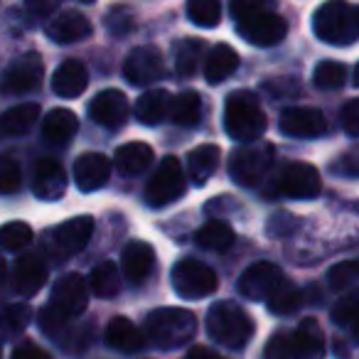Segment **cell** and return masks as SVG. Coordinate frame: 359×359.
Listing matches in <instances>:
<instances>
[{
	"label": "cell",
	"mask_w": 359,
	"mask_h": 359,
	"mask_svg": "<svg viewBox=\"0 0 359 359\" xmlns=\"http://www.w3.org/2000/svg\"><path fill=\"white\" fill-rule=\"evenodd\" d=\"M45 32L57 45H74V42H81V40H86V37H91L94 27H91V20L84 13L62 11L60 15H55L47 22Z\"/></svg>",
	"instance_id": "ac0fdd59"
},
{
	"label": "cell",
	"mask_w": 359,
	"mask_h": 359,
	"mask_svg": "<svg viewBox=\"0 0 359 359\" xmlns=\"http://www.w3.org/2000/svg\"><path fill=\"white\" fill-rule=\"evenodd\" d=\"M187 18L197 27L212 30L222 22V6L217 0H190L187 3Z\"/></svg>",
	"instance_id": "74e56055"
},
{
	"label": "cell",
	"mask_w": 359,
	"mask_h": 359,
	"mask_svg": "<svg viewBox=\"0 0 359 359\" xmlns=\"http://www.w3.org/2000/svg\"><path fill=\"white\" fill-rule=\"evenodd\" d=\"M22 185V170L15 158L0 155V195H15Z\"/></svg>",
	"instance_id": "7bdbcfd3"
},
{
	"label": "cell",
	"mask_w": 359,
	"mask_h": 359,
	"mask_svg": "<svg viewBox=\"0 0 359 359\" xmlns=\"http://www.w3.org/2000/svg\"><path fill=\"white\" fill-rule=\"evenodd\" d=\"M185 170L180 165V160L175 155L160 160L158 170L153 172V177L145 185V202L153 210H163V207L177 202L180 197L185 195Z\"/></svg>",
	"instance_id": "ba28073f"
},
{
	"label": "cell",
	"mask_w": 359,
	"mask_h": 359,
	"mask_svg": "<svg viewBox=\"0 0 359 359\" xmlns=\"http://www.w3.org/2000/svg\"><path fill=\"white\" fill-rule=\"evenodd\" d=\"M254 330L256 325L251 315L231 300L215 303L207 313V332L226 349H244L254 337Z\"/></svg>",
	"instance_id": "277c9868"
},
{
	"label": "cell",
	"mask_w": 359,
	"mask_h": 359,
	"mask_svg": "<svg viewBox=\"0 0 359 359\" xmlns=\"http://www.w3.org/2000/svg\"><path fill=\"white\" fill-rule=\"evenodd\" d=\"M32 241V226L25 222H8L0 226V246L6 251H20Z\"/></svg>",
	"instance_id": "ab89813d"
},
{
	"label": "cell",
	"mask_w": 359,
	"mask_h": 359,
	"mask_svg": "<svg viewBox=\"0 0 359 359\" xmlns=\"http://www.w3.org/2000/svg\"><path fill=\"white\" fill-rule=\"evenodd\" d=\"M222 163V148L215 143L197 145L195 150H190L187 155V177L195 187H205L210 182L212 175L219 170Z\"/></svg>",
	"instance_id": "603a6c76"
},
{
	"label": "cell",
	"mask_w": 359,
	"mask_h": 359,
	"mask_svg": "<svg viewBox=\"0 0 359 359\" xmlns=\"http://www.w3.org/2000/svg\"><path fill=\"white\" fill-rule=\"evenodd\" d=\"M163 72H165L163 55H160V50L153 45L135 47L123 62V76L133 86L155 84L158 79H163Z\"/></svg>",
	"instance_id": "5bb4252c"
},
{
	"label": "cell",
	"mask_w": 359,
	"mask_h": 359,
	"mask_svg": "<svg viewBox=\"0 0 359 359\" xmlns=\"http://www.w3.org/2000/svg\"><path fill=\"white\" fill-rule=\"evenodd\" d=\"M202 118V96L195 89L180 91L170 101V121L180 128H192Z\"/></svg>",
	"instance_id": "f546056e"
},
{
	"label": "cell",
	"mask_w": 359,
	"mask_h": 359,
	"mask_svg": "<svg viewBox=\"0 0 359 359\" xmlns=\"http://www.w3.org/2000/svg\"><path fill=\"white\" fill-rule=\"evenodd\" d=\"M155 269V249L145 241H128L121 251V276L126 283L140 285L150 278Z\"/></svg>",
	"instance_id": "e0dca14e"
},
{
	"label": "cell",
	"mask_w": 359,
	"mask_h": 359,
	"mask_svg": "<svg viewBox=\"0 0 359 359\" xmlns=\"http://www.w3.org/2000/svg\"><path fill=\"white\" fill-rule=\"evenodd\" d=\"M32 192L40 200L55 202L67 192V172L55 158H40L32 172Z\"/></svg>",
	"instance_id": "d6986e66"
},
{
	"label": "cell",
	"mask_w": 359,
	"mask_h": 359,
	"mask_svg": "<svg viewBox=\"0 0 359 359\" xmlns=\"http://www.w3.org/2000/svg\"><path fill=\"white\" fill-rule=\"evenodd\" d=\"M128 99L118 89L99 91L89 104L91 121L96 126H104V128H121L126 123V118H128Z\"/></svg>",
	"instance_id": "2e32d148"
},
{
	"label": "cell",
	"mask_w": 359,
	"mask_h": 359,
	"mask_svg": "<svg viewBox=\"0 0 359 359\" xmlns=\"http://www.w3.org/2000/svg\"><path fill=\"white\" fill-rule=\"evenodd\" d=\"M37 118H40V104L35 101H25L6 114H0V135H25L35 128Z\"/></svg>",
	"instance_id": "83f0119b"
},
{
	"label": "cell",
	"mask_w": 359,
	"mask_h": 359,
	"mask_svg": "<svg viewBox=\"0 0 359 359\" xmlns=\"http://www.w3.org/2000/svg\"><path fill=\"white\" fill-rule=\"evenodd\" d=\"M32 323V308L27 303H11L0 313V339H13Z\"/></svg>",
	"instance_id": "d590c367"
},
{
	"label": "cell",
	"mask_w": 359,
	"mask_h": 359,
	"mask_svg": "<svg viewBox=\"0 0 359 359\" xmlns=\"http://www.w3.org/2000/svg\"><path fill=\"white\" fill-rule=\"evenodd\" d=\"M273 145L266 140L239 145L229 153V175L236 185L256 187L273 165Z\"/></svg>",
	"instance_id": "8992f818"
},
{
	"label": "cell",
	"mask_w": 359,
	"mask_h": 359,
	"mask_svg": "<svg viewBox=\"0 0 359 359\" xmlns=\"http://www.w3.org/2000/svg\"><path fill=\"white\" fill-rule=\"evenodd\" d=\"M170 283L180 298L200 300L219 288V278L207 264L197 259H180L170 271Z\"/></svg>",
	"instance_id": "9c48e42d"
},
{
	"label": "cell",
	"mask_w": 359,
	"mask_h": 359,
	"mask_svg": "<svg viewBox=\"0 0 359 359\" xmlns=\"http://www.w3.org/2000/svg\"><path fill=\"white\" fill-rule=\"evenodd\" d=\"M342 128L349 135H359V99H352L342 109Z\"/></svg>",
	"instance_id": "7dc6e473"
},
{
	"label": "cell",
	"mask_w": 359,
	"mask_h": 359,
	"mask_svg": "<svg viewBox=\"0 0 359 359\" xmlns=\"http://www.w3.org/2000/svg\"><path fill=\"white\" fill-rule=\"evenodd\" d=\"M106 25H109V30L114 32V35H126V32H130V30H133V25H135V22H133V11H130V8H123V6L111 8Z\"/></svg>",
	"instance_id": "f6af8a7d"
},
{
	"label": "cell",
	"mask_w": 359,
	"mask_h": 359,
	"mask_svg": "<svg viewBox=\"0 0 359 359\" xmlns=\"http://www.w3.org/2000/svg\"><path fill=\"white\" fill-rule=\"evenodd\" d=\"M332 323L342 327L354 342H359V288L349 290L347 295L334 303L332 308Z\"/></svg>",
	"instance_id": "836d02e7"
},
{
	"label": "cell",
	"mask_w": 359,
	"mask_h": 359,
	"mask_svg": "<svg viewBox=\"0 0 359 359\" xmlns=\"http://www.w3.org/2000/svg\"><path fill=\"white\" fill-rule=\"evenodd\" d=\"M3 280H6V259L0 256V283H3Z\"/></svg>",
	"instance_id": "816d5d0a"
},
{
	"label": "cell",
	"mask_w": 359,
	"mask_h": 359,
	"mask_svg": "<svg viewBox=\"0 0 359 359\" xmlns=\"http://www.w3.org/2000/svg\"><path fill=\"white\" fill-rule=\"evenodd\" d=\"M293 334L298 344V359H325V337L318 320L305 318Z\"/></svg>",
	"instance_id": "1f68e13d"
},
{
	"label": "cell",
	"mask_w": 359,
	"mask_h": 359,
	"mask_svg": "<svg viewBox=\"0 0 359 359\" xmlns=\"http://www.w3.org/2000/svg\"><path fill=\"white\" fill-rule=\"evenodd\" d=\"M27 11L35 15H50L57 11V3H27Z\"/></svg>",
	"instance_id": "f907efd6"
},
{
	"label": "cell",
	"mask_w": 359,
	"mask_h": 359,
	"mask_svg": "<svg viewBox=\"0 0 359 359\" xmlns=\"http://www.w3.org/2000/svg\"><path fill=\"white\" fill-rule=\"evenodd\" d=\"M239 69V52L231 45H215L205 57V79L212 86L222 84L224 79H229L234 72Z\"/></svg>",
	"instance_id": "cb8c5ba5"
},
{
	"label": "cell",
	"mask_w": 359,
	"mask_h": 359,
	"mask_svg": "<svg viewBox=\"0 0 359 359\" xmlns=\"http://www.w3.org/2000/svg\"><path fill=\"white\" fill-rule=\"evenodd\" d=\"M264 359H298V344H295V334L288 330L273 332L266 342Z\"/></svg>",
	"instance_id": "f35d334b"
},
{
	"label": "cell",
	"mask_w": 359,
	"mask_h": 359,
	"mask_svg": "<svg viewBox=\"0 0 359 359\" xmlns=\"http://www.w3.org/2000/svg\"><path fill=\"white\" fill-rule=\"evenodd\" d=\"M42 76H45L42 57L37 52H27L6 69L0 79V91L6 96H25L42 84Z\"/></svg>",
	"instance_id": "7c38bea8"
},
{
	"label": "cell",
	"mask_w": 359,
	"mask_h": 359,
	"mask_svg": "<svg viewBox=\"0 0 359 359\" xmlns=\"http://www.w3.org/2000/svg\"><path fill=\"white\" fill-rule=\"evenodd\" d=\"M231 18L236 22V32L256 47H276L288 35V20L264 3L236 0L231 3Z\"/></svg>",
	"instance_id": "6da1fadb"
},
{
	"label": "cell",
	"mask_w": 359,
	"mask_h": 359,
	"mask_svg": "<svg viewBox=\"0 0 359 359\" xmlns=\"http://www.w3.org/2000/svg\"><path fill=\"white\" fill-rule=\"evenodd\" d=\"M334 172H342L347 177H359V145H352L347 148L332 165Z\"/></svg>",
	"instance_id": "bcb514c9"
},
{
	"label": "cell",
	"mask_w": 359,
	"mask_h": 359,
	"mask_svg": "<svg viewBox=\"0 0 359 359\" xmlns=\"http://www.w3.org/2000/svg\"><path fill=\"white\" fill-rule=\"evenodd\" d=\"M313 32L327 45H352L359 37V8L344 0L325 3L313 15Z\"/></svg>",
	"instance_id": "5b68a950"
},
{
	"label": "cell",
	"mask_w": 359,
	"mask_h": 359,
	"mask_svg": "<svg viewBox=\"0 0 359 359\" xmlns=\"http://www.w3.org/2000/svg\"><path fill=\"white\" fill-rule=\"evenodd\" d=\"M50 305L57 315L72 323L74 318L84 315V310L89 308V288H86V280L79 273H67L52 288Z\"/></svg>",
	"instance_id": "8fae6325"
},
{
	"label": "cell",
	"mask_w": 359,
	"mask_h": 359,
	"mask_svg": "<svg viewBox=\"0 0 359 359\" xmlns=\"http://www.w3.org/2000/svg\"><path fill=\"white\" fill-rule=\"evenodd\" d=\"M352 84H354V86H357V89H359V65L354 67V74H352Z\"/></svg>",
	"instance_id": "f5cc1de1"
},
{
	"label": "cell",
	"mask_w": 359,
	"mask_h": 359,
	"mask_svg": "<svg viewBox=\"0 0 359 359\" xmlns=\"http://www.w3.org/2000/svg\"><path fill=\"white\" fill-rule=\"evenodd\" d=\"M269 236L271 239H283V236H290L295 229H298V217L290 215V212H276L269 219Z\"/></svg>",
	"instance_id": "ee69618b"
},
{
	"label": "cell",
	"mask_w": 359,
	"mask_h": 359,
	"mask_svg": "<svg viewBox=\"0 0 359 359\" xmlns=\"http://www.w3.org/2000/svg\"><path fill=\"white\" fill-rule=\"evenodd\" d=\"M205 60V42L200 37H185L175 42V69L180 76H192Z\"/></svg>",
	"instance_id": "d6a6232c"
},
{
	"label": "cell",
	"mask_w": 359,
	"mask_h": 359,
	"mask_svg": "<svg viewBox=\"0 0 359 359\" xmlns=\"http://www.w3.org/2000/svg\"><path fill=\"white\" fill-rule=\"evenodd\" d=\"M104 337H106V344H109L111 349H116V352H138L145 342L143 332H140L128 318H123V315H116V318L106 325Z\"/></svg>",
	"instance_id": "484cf974"
},
{
	"label": "cell",
	"mask_w": 359,
	"mask_h": 359,
	"mask_svg": "<svg viewBox=\"0 0 359 359\" xmlns=\"http://www.w3.org/2000/svg\"><path fill=\"white\" fill-rule=\"evenodd\" d=\"M197 332L195 313L185 308H158L145 318L143 334L158 349H177Z\"/></svg>",
	"instance_id": "7a4b0ae2"
},
{
	"label": "cell",
	"mask_w": 359,
	"mask_h": 359,
	"mask_svg": "<svg viewBox=\"0 0 359 359\" xmlns=\"http://www.w3.org/2000/svg\"><path fill=\"white\" fill-rule=\"evenodd\" d=\"M313 81L318 89L323 91H337L344 86L347 81V67L342 62H334V60H323L313 72Z\"/></svg>",
	"instance_id": "8d00e7d4"
},
{
	"label": "cell",
	"mask_w": 359,
	"mask_h": 359,
	"mask_svg": "<svg viewBox=\"0 0 359 359\" xmlns=\"http://www.w3.org/2000/svg\"><path fill=\"white\" fill-rule=\"evenodd\" d=\"M170 91L165 89H150L135 101V118L143 126H158L170 116Z\"/></svg>",
	"instance_id": "f1b7e54d"
},
{
	"label": "cell",
	"mask_w": 359,
	"mask_h": 359,
	"mask_svg": "<svg viewBox=\"0 0 359 359\" xmlns=\"http://www.w3.org/2000/svg\"><path fill=\"white\" fill-rule=\"evenodd\" d=\"M303 300H305L303 290L295 288V285L288 280V283H285L283 288H280L266 305H269V310L273 315H290V313H295L300 305H303Z\"/></svg>",
	"instance_id": "60d3db41"
},
{
	"label": "cell",
	"mask_w": 359,
	"mask_h": 359,
	"mask_svg": "<svg viewBox=\"0 0 359 359\" xmlns=\"http://www.w3.org/2000/svg\"><path fill=\"white\" fill-rule=\"evenodd\" d=\"M150 163H153V148H150L148 143H140V140L121 145V148L114 153L116 170L128 175V177L145 172V170L150 168Z\"/></svg>",
	"instance_id": "4316f807"
},
{
	"label": "cell",
	"mask_w": 359,
	"mask_h": 359,
	"mask_svg": "<svg viewBox=\"0 0 359 359\" xmlns=\"http://www.w3.org/2000/svg\"><path fill=\"white\" fill-rule=\"evenodd\" d=\"M91 234H94V217L89 215L72 217V219L62 222L55 229L47 231L45 249L55 261H67L89 244Z\"/></svg>",
	"instance_id": "52a82bcc"
},
{
	"label": "cell",
	"mask_w": 359,
	"mask_h": 359,
	"mask_svg": "<svg viewBox=\"0 0 359 359\" xmlns=\"http://www.w3.org/2000/svg\"><path fill=\"white\" fill-rule=\"evenodd\" d=\"M11 283H13V290H15L18 295H25V298L40 293L42 285L47 283V266H45V261H42V256H37V254L20 256V259L15 261V266H13Z\"/></svg>",
	"instance_id": "44dd1931"
},
{
	"label": "cell",
	"mask_w": 359,
	"mask_h": 359,
	"mask_svg": "<svg viewBox=\"0 0 359 359\" xmlns=\"http://www.w3.org/2000/svg\"><path fill=\"white\" fill-rule=\"evenodd\" d=\"M327 283L332 290L342 293L349 290L352 285L359 283V261H342V264H334L327 271Z\"/></svg>",
	"instance_id": "b9f144b4"
},
{
	"label": "cell",
	"mask_w": 359,
	"mask_h": 359,
	"mask_svg": "<svg viewBox=\"0 0 359 359\" xmlns=\"http://www.w3.org/2000/svg\"><path fill=\"white\" fill-rule=\"evenodd\" d=\"M269 128L264 109L251 91H231L224 104V130L239 143H256Z\"/></svg>",
	"instance_id": "3957f363"
},
{
	"label": "cell",
	"mask_w": 359,
	"mask_h": 359,
	"mask_svg": "<svg viewBox=\"0 0 359 359\" xmlns=\"http://www.w3.org/2000/svg\"><path fill=\"white\" fill-rule=\"evenodd\" d=\"M89 86V72L79 60H65L52 74V91L62 99H76Z\"/></svg>",
	"instance_id": "7402d4cb"
},
{
	"label": "cell",
	"mask_w": 359,
	"mask_h": 359,
	"mask_svg": "<svg viewBox=\"0 0 359 359\" xmlns=\"http://www.w3.org/2000/svg\"><path fill=\"white\" fill-rule=\"evenodd\" d=\"M273 192L293 197V200H315L323 192V177L318 168H313L310 163H290L276 180Z\"/></svg>",
	"instance_id": "4fadbf2b"
},
{
	"label": "cell",
	"mask_w": 359,
	"mask_h": 359,
	"mask_svg": "<svg viewBox=\"0 0 359 359\" xmlns=\"http://www.w3.org/2000/svg\"><path fill=\"white\" fill-rule=\"evenodd\" d=\"M195 241L200 249L207 251H224L234 244V229L222 219H210L202 224L195 234Z\"/></svg>",
	"instance_id": "e575fe53"
},
{
	"label": "cell",
	"mask_w": 359,
	"mask_h": 359,
	"mask_svg": "<svg viewBox=\"0 0 359 359\" xmlns=\"http://www.w3.org/2000/svg\"><path fill=\"white\" fill-rule=\"evenodd\" d=\"M79 130V118L69 109H52L42 118V135L52 145H67Z\"/></svg>",
	"instance_id": "d4e9b609"
},
{
	"label": "cell",
	"mask_w": 359,
	"mask_h": 359,
	"mask_svg": "<svg viewBox=\"0 0 359 359\" xmlns=\"http://www.w3.org/2000/svg\"><path fill=\"white\" fill-rule=\"evenodd\" d=\"M121 283H123V276H121V269L114 264V261H101L99 266H94L89 276V288L96 298H116L121 293Z\"/></svg>",
	"instance_id": "4dcf8cb0"
},
{
	"label": "cell",
	"mask_w": 359,
	"mask_h": 359,
	"mask_svg": "<svg viewBox=\"0 0 359 359\" xmlns=\"http://www.w3.org/2000/svg\"><path fill=\"white\" fill-rule=\"evenodd\" d=\"M280 133L293 135V138H315L327 130V118L320 109L310 106H290L280 114L278 121Z\"/></svg>",
	"instance_id": "9a60e30c"
},
{
	"label": "cell",
	"mask_w": 359,
	"mask_h": 359,
	"mask_svg": "<svg viewBox=\"0 0 359 359\" xmlns=\"http://www.w3.org/2000/svg\"><path fill=\"white\" fill-rule=\"evenodd\" d=\"M111 180V160L104 153H84L74 163V182L81 192H96Z\"/></svg>",
	"instance_id": "ffe728a7"
},
{
	"label": "cell",
	"mask_w": 359,
	"mask_h": 359,
	"mask_svg": "<svg viewBox=\"0 0 359 359\" xmlns=\"http://www.w3.org/2000/svg\"><path fill=\"white\" fill-rule=\"evenodd\" d=\"M13 359H52V354L47 349H42L37 342H22L13 349Z\"/></svg>",
	"instance_id": "c3c4849f"
},
{
	"label": "cell",
	"mask_w": 359,
	"mask_h": 359,
	"mask_svg": "<svg viewBox=\"0 0 359 359\" xmlns=\"http://www.w3.org/2000/svg\"><path fill=\"white\" fill-rule=\"evenodd\" d=\"M285 283H288V278L278 266L269 264V261H259V264H251L239 276L236 288L244 298L254 300V303H269Z\"/></svg>",
	"instance_id": "30bf717a"
},
{
	"label": "cell",
	"mask_w": 359,
	"mask_h": 359,
	"mask_svg": "<svg viewBox=\"0 0 359 359\" xmlns=\"http://www.w3.org/2000/svg\"><path fill=\"white\" fill-rule=\"evenodd\" d=\"M0 359H3V352H0Z\"/></svg>",
	"instance_id": "db71d44e"
},
{
	"label": "cell",
	"mask_w": 359,
	"mask_h": 359,
	"mask_svg": "<svg viewBox=\"0 0 359 359\" xmlns=\"http://www.w3.org/2000/svg\"><path fill=\"white\" fill-rule=\"evenodd\" d=\"M182 359H224L215 352V349L205 347V344H195L192 349H187V354Z\"/></svg>",
	"instance_id": "681fc988"
}]
</instances>
